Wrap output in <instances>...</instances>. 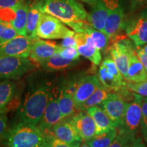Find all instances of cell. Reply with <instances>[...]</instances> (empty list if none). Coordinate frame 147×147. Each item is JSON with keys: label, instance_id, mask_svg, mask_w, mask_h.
<instances>
[{"label": "cell", "instance_id": "6da1fadb", "mask_svg": "<svg viewBox=\"0 0 147 147\" xmlns=\"http://www.w3.org/2000/svg\"><path fill=\"white\" fill-rule=\"evenodd\" d=\"M50 93L49 86L45 83L35 85L29 90L18 111L21 122L38 125L45 113Z\"/></svg>", "mask_w": 147, "mask_h": 147}, {"label": "cell", "instance_id": "7a4b0ae2", "mask_svg": "<svg viewBox=\"0 0 147 147\" xmlns=\"http://www.w3.org/2000/svg\"><path fill=\"white\" fill-rule=\"evenodd\" d=\"M49 135L38 125L21 122L6 131L2 144L10 147H47Z\"/></svg>", "mask_w": 147, "mask_h": 147}, {"label": "cell", "instance_id": "3957f363", "mask_svg": "<svg viewBox=\"0 0 147 147\" xmlns=\"http://www.w3.org/2000/svg\"><path fill=\"white\" fill-rule=\"evenodd\" d=\"M36 5L42 13L51 14L64 24L87 21L88 12L77 0H36Z\"/></svg>", "mask_w": 147, "mask_h": 147}, {"label": "cell", "instance_id": "277c9868", "mask_svg": "<svg viewBox=\"0 0 147 147\" xmlns=\"http://www.w3.org/2000/svg\"><path fill=\"white\" fill-rule=\"evenodd\" d=\"M75 32L67 28L57 18L51 14L42 13L36 28V36L45 40L63 39L73 36Z\"/></svg>", "mask_w": 147, "mask_h": 147}, {"label": "cell", "instance_id": "5b68a950", "mask_svg": "<svg viewBox=\"0 0 147 147\" xmlns=\"http://www.w3.org/2000/svg\"><path fill=\"white\" fill-rule=\"evenodd\" d=\"M96 75L100 83L111 91H119L127 87V83L125 81V78L111 57H108L101 62Z\"/></svg>", "mask_w": 147, "mask_h": 147}, {"label": "cell", "instance_id": "8992f818", "mask_svg": "<svg viewBox=\"0 0 147 147\" xmlns=\"http://www.w3.org/2000/svg\"><path fill=\"white\" fill-rule=\"evenodd\" d=\"M34 67L28 57L0 55V79H17Z\"/></svg>", "mask_w": 147, "mask_h": 147}, {"label": "cell", "instance_id": "52a82bcc", "mask_svg": "<svg viewBox=\"0 0 147 147\" xmlns=\"http://www.w3.org/2000/svg\"><path fill=\"white\" fill-rule=\"evenodd\" d=\"M142 97L134 92V100L131 102H127L122 123L117 128L118 133L138 134L142 118Z\"/></svg>", "mask_w": 147, "mask_h": 147}, {"label": "cell", "instance_id": "ba28073f", "mask_svg": "<svg viewBox=\"0 0 147 147\" xmlns=\"http://www.w3.org/2000/svg\"><path fill=\"white\" fill-rule=\"evenodd\" d=\"M108 8V16L104 32L114 38L125 27V14L119 0H104Z\"/></svg>", "mask_w": 147, "mask_h": 147}, {"label": "cell", "instance_id": "9c48e42d", "mask_svg": "<svg viewBox=\"0 0 147 147\" xmlns=\"http://www.w3.org/2000/svg\"><path fill=\"white\" fill-rule=\"evenodd\" d=\"M127 36L138 47L147 43V8L127 23L125 27Z\"/></svg>", "mask_w": 147, "mask_h": 147}, {"label": "cell", "instance_id": "30bf717a", "mask_svg": "<svg viewBox=\"0 0 147 147\" xmlns=\"http://www.w3.org/2000/svg\"><path fill=\"white\" fill-rule=\"evenodd\" d=\"M134 50L131 42L127 39H121L114 42L110 47L111 57L126 80H127L129 58Z\"/></svg>", "mask_w": 147, "mask_h": 147}, {"label": "cell", "instance_id": "8fae6325", "mask_svg": "<svg viewBox=\"0 0 147 147\" xmlns=\"http://www.w3.org/2000/svg\"><path fill=\"white\" fill-rule=\"evenodd\" d=\"M127 102L119 93L111 92L107 98L98 106L102 108L111 119L115 127L122 123Z\"/></svg>", "mask_w": 147, "mask_h": 147}, {"label": "cell", "instance_id": "7c38bea8", "mask_svg": "<svg viewBox=\"0 0 147 147\" xmlns=\"http://www.w3.org/2000/svg\"><path fill=\"white\" fill-rule=\"evenodd\" d=\"M33 39L26 36L18 35L12 39L0 43L1 56L29 57Z\"/></svg>", "mask_w": 147, "mask_h": 147}, {"label": "cell", "instance_id": "4fadbf2b", "mask_svg": "<svg viewBox=\"0 0 147 147\" xmlns=\"http://www.w3.org/2000/svg\"><path fill=\"white\" fill-rule=\"evenodd\" d=\"M74 38L80 55L89 59L95 65H100L102 62V54L89 34L85 32H76Z\"/></svg>", "mask_w": 147, "mask_h": 147}, {"label": "cell", "instance_id": "5bb4252c", "mask_svg": "<svg viewBox=\"0 0 147 147\" xmlns=\"http://www.w3.org/2000/svg\"><path fill=\"white\" fill-rule=\"evenodd\" d=\"M101 85L97 75H87L79 79L73 95L77 110Z\"/></svg>", "mask_w": 147, "mask_h": 147}, {"label": "cell", "instance_id": "9a60e30c", "mask_svg": "<svg viewBox=\"0 0 147 147\" xmlns=\"http://www.w3.org/2000/svg\"><path fill=\"white\" fill-rule=\"evenodd\" d=\"M61 48V47L56 42L36 37L33 39L29 57L40 63L47 59L51 57L56 53H58Z\"/></svg>", "mask_w": 147, "mask_h": 147}, {"label": "cell", "instance_id": "2e32d148", "mask_svg": "<svg viewBox=\"0 0 147 147\" xmlns=\"http://www.w3.org/2000/svg\"><path fill=\"white\" fill-rule=\"evenodd\" d=\"M89 5L87 21L95 29L104 32L108 8L104 0H81Z\"/></svg>", "mask_w": 147, "mask_h": 147}, {"label": "cell", "instance_id": "e0dca14e", "mask_svg": "<svg viewBox=\"0 0 147 147\" xmlns=\"http://www.w3.org/2000/svg\"><path fill=\"white\" fill-rule=\"evenodd\" d=\"M63 119L59 107L57 97L53 96L50 93L49 100L43 115L40 119L38 126L45 133L51 131V129L55 125L58 123Z\"/></svg>", "mask_w": 147, "mask_h": 147}, {"label": "cell", "instance_id": "ac0fdd59", "mask_svg": "<svg viewBox=\"0 0 147 147\" xmlns=\"http://www.w3.org/2000/svg\"><path fill=\"white\" fill-rule=\"evenodd\" d=\"M82 141L87 142L95 136V124L91 115L86 110H80L70 121Z\"/></svg>", "mask_w": 147, "mask_h": 147}, {"label": "cell", "instance_id": "d6986e66", "mask_svg": "<svg viewBox=\"0 0 147 147\" xmlns=\"http://www.w3.org/2000/svg\"><path fill=\"white\" fill-rule=\"evenodd\" d=\"M51 132L57 138L68 143L71 146H80L82 140L71 122H59L51 129Z\"/></svg>", "mask_w": 147, "mask_h": 147}, {"label": "cell", "instance_id": "ffe728a7", "mask_svg": "<svg viewBox=\"0 0 147 147\" xmlns=\"http://www.w3.org/2000/svg\"><path fill=\"white\" fill-rule=\"evenodd\" d=\"M85 110L91 115L95 122V136L101 135L115 127L111 119L100 106H92Z\"/></svg>", "mask_w": 147, "mask_h": 147}, {"label": "cell", "instance_id": "44dd1931", "mask_svg": "<svg viewBox=\"0 0 147 147\" xmlns=\"http://www.w3.org/2000/svg\"><path fill=\"white\" fill-rule=\"evenodd\" d=\"M147 80V72L144 65L134 50L131 54L127 69V80L131 82H140Z\"/></svg>", "mask_w": 147, "mask_h": 147}, {"label": "cell", "instance_id": "7402d4cb", "mask_svg": "<svg viewBox=\"0 0 147 147\" xmlns=\"http://www.w3.org/2000/svg\"><path fill=\"white\" fill-rule=\"evenodd\" d=\"M76 63L77 61L67 59L61 56L58 53H56L51 57L47 59L40 63L46 70L54 71L64 70L74 65Z\"/></svg>", "mask_w": 147, "mask_h": 147}, {"label": "cell", "instance_id": "603a6c76", "mask_svg": "<svg viewBox=\"0 0 147 147\" xmlns=\"http://www.w3.org/2000/svg\"><path fill=\"white\" fill-rule=\"evenodd\" d=\"M42 12L39 10L36 1L29 2L27 15L26 36L34 39L36 38V28L41 16Z\"/></svg>", "mask_w": 147, "mask_h": 147}, {"label": "cell", "instance_id": "cb8c5ba5", "mask_svg": "<svg viewBox=\"0 0 147 147\" xmlns=\"http://www.w3.org/2000/svg\"><path fill=\"white\" fill-rule=\"evenodd\" d=\"M57 101L63 119L72 115L76 111L77 108L74 101L73 95L64 88H62L59 91Z\"/></svg>", "mask_w": 147, "mask_h": 147}, {"label": "cell", "instance_id": "d4e9b609", "mask_svg": "<svg viewBox=\"0 0 147 147\" xmlns=\"http://www.w3.org/2000/svg\"><path fill=\"white\" fill-rule=\"evenodd\" d=\"M145 146L142 138L138 135L128 133H118L110 147Z\"/></svg>", "mask_w": 147, "mask_h": 147}, {"label": "cell", "instance_id": "484cf974", "mask_svg": "<svg viewBox=\"0 0 147 147\" xmlns=\"http://www.w3.org/2000/svg\"><path fill=\"white\" fill-rule=\"evenodd\" d=\"M15 90L14 82L9 80L0 82V113L4 110L12 100Z\"/></svg>", "mask_w": 147, "mask_h": 147}, {"label": "cell", "instance_id": "4316f807", "mask_svg": "<svg viewBox=\"0 0 147 147\" xmlns=\"http://www.w3.org/2000/svg\"><path fill=\"white\" fill-rule=\"evenodd\" d=\"M111 91L104 86L101 85L93 92V94L90 96L87 100L79 108V110H85L87 108L92 106H99L103 101L106 100L111 93Z\"/></svg>", "mask_w": 147, "mask_h": 147}, {"label": "cell", "instance_id": "83f0119b", "mask_svg": "<svg viewBox=\"0 0 147 147\" xmlns=\"http://www.w3.org/2000/svg\"><path fill=\"white\" fill-rule=\"evenodd\" d=\"M118 131L117 127H114L109 131L101 134V135L95 136L91 140L85 142L84 146L90 147H107L110 146V144L117 136Z\"/></svg>", "mask_w": 147, "mask_h": 147}, {"label": "cell", "instance_id": "f1b7e54d", "mask_svg": "<svg viewBox=\"0 0 147 147\" xmlns=\"http://www.w3.org/2000/svg\"><path fill=\"white\" fill-rule=\"evenodd\" d=\"M18 36L14 27L8 22L0 19V43L6 42Z\"/></svg>", "mask_w": 147, "mask_h": 147}, {"label": "cell", "instance_id": "f546056e", "mask_svg": "<svg viewBox=\"0 0 147 147\" xmlns=\"http://www.w3.org/2000/svg\"><path fill=\"white\" fill-rule=\"evenodd\" d=\"M58 53L63 58L69 60L77 61L79 59L80 57V54L76 47H61Z\"/></svg>", "mask_w": 147, "mask_h": 147}, {"label": "cell", "instance_id": "4dcf8cb0", "mask_svg": "<svg viewBox=\"0 0 147 147\" xmlns=\"http://www.w3.org/2000/svg\"><path fill=\"white\" fill-rule=\"evenodd\" d=\"M127 88L130 91L138 93L142 97H147V80L140 82H131L127 83Z\"/></svg>", "mask_w": 147, "mask_h": 147}, {"label": "cell", "instance_id": "1f68e13d", "mask_svg": "<svg viewBox=\"0 0 147 147\" xmlns=\"http://www.w3.org/2000/svg\"><path fill=\"white\" fill-rule=\"evenodd\" d=\"M142 118H141L140 132L141 135L147 132V97H142L141 100Z\"/></svg>", "mask_w": 147, "mask_h": 147}, {"label": "cell", "instance_id": "d6a6232c", "mask_svg": "<svg viewBox=\"0 0 147 147\" xmlns=\"http://www.w3.org/2000/svg\"><path fill=\"white\" fill-rule=\"evenodd\" d=\"M25 1V0H0V10L12 8Z\"/></svg>", "mask_w": 147, "mask_h": 147}, {"label": "cell", "instance_id": "836d02e7", "mask_svg": "<svg viewBox=\"0 0 147 147\" xmlns=\"http://www.w3.org/2000/svg\"><path fill=\"white\" fill-rule=\"evenodd\" d=\"M8 128V119L5 114H0V140H2Z\"/></svg>", "mask_w": 147, "mask_h": 147}, {"label": "cell", "instance_id": "e575fe53", "mask_svg": "<svg viewBox=\"0 0 147 147\" xmlns=\"http://www.w3.org/2000/svg\"><path fill=\"white\" fill-rule=\"evenodd\" d=\"M147 5V0H130V10L135 12Z\"/></svg>", "mask_w": 147, "mask_h": 147}, {"label": "cell", "instance_id": "d590c367", "mask_svg": "<svg viewBox=\"0 0 147 147\" xmlns=\"http://www.w3.org/2000/svg\"><path fill=\"white\" fill-rule=\"evenodd\" d=\"M61 43L60 46L61 47H76V42L75 40L74 35L68 36L62 39Z\"/></svg>", "mask_w": 147, "mask_h": 147}, {"label": "cell", "instance_id": "8d00e7d4", "mask_svg": "<svg viewBox=\"0 0 147 147\" xmlns=\"http://www.w3.org/2000/svg\"><path fill=\"white\" fill-rule=\"evenodd\" d=\"M136 54L140 59V60L142 62V65H144L145 69L147 72V55L145 53L142 48H139L136 50Z\"/></svg>", "mask_w": 147, "mask_h": 147}, {"label": "cell", "instance_id": "74e56055", "mask_svg": "<svg viewBox=\"0 0 147 147\" xmlns=\"http://www.w3.org/2000/svg\"><path fill=\"white\" fill-rule=\"evenodd\" d=\"M142 49L143 50V51H144V52L147 55V43L146 44V45H144V47L142 48Z\"/></svg>", "mask_w": 147, "mask_h": 147}, {"label": "cell", "instance_id": "f35d334b", "mask_svg": "<svg viewBox=\"0 0 147 147\" xmlns=\"http://www.w3.org/2000/svg\"><path fill=\"white\" fill-rule=\"evenodd\" d=\"M142 136L143 138H144V140H145V142H146V144H147V132H146V133L144 134Z\"/></svg>", "mask_w": 147, "mask_h": 147}]
</instances>
